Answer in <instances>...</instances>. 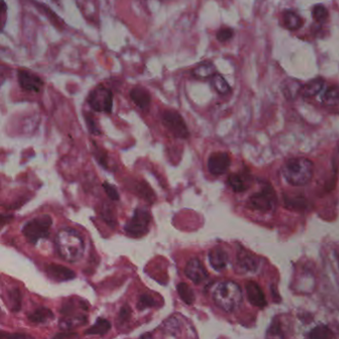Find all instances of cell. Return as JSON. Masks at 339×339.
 I'll return each mask as SVG.
<instances>
[{"label": "cell", "instance_id": "19", "mask_svg": "<svg viewBox=\"0 0 339 339\" xmlns=\"http://www.w3.org/2000/svg\"><path fill=\"white\" fill-rule=\"evenodd\" d=\"M324 107L328 109H338L339 88L337 86H330L325 90L322 98Z\"/></svg>", "mask_w": 339, "mask_h": 339}, {"label": "cell", "instance_id": "4", "mask_svg": "<svg viewBox=\"0 0 339 339\" xmlns=\"http://www.w3.org/2000/svg\"><path fill=\"white\" fill-rule=\"evenodd\" d=\"M51 226V217L49 215H42L25 223L22 233L29 243L35 245L39 240L49 237Z\"/></svg>", "mask_w": 339, "mask_h": 339}, {"label": "cell", "instance_id": "22", "mask_svg": "<svg viewBox=\"0 0 339 339\" xmlns=\"http://www.w3.org/2000/svg\"><path fill=\"white\" fill-rule=\"evenodd\" d=\"M324 87V80L322 78H316L308 82L306 85L303 86L302 95L304 98H312L319 95Z\"/></svg>", "mask_w": 339, "mask_h": 339}, {"label": "cell", "instance_id": "32", "mask_svg": "<svg viewBox=\"0 0 339 339\" xmlns=\"http://www.w3.org/2000/svg\"><path fill=\"white\" fill-rule=\"evenodd\" d=\"M234 37V30L230 27H224L221 28L220 30L217 32L216 34V38L217 40L221 42V43H225L228 42L229 40H231Z\"/></svg>", "mask_w": 339, "mask_h": 339}, {"label": "cell", "instance_id": "35", "mask_svg": "<svg viewBox=\"0 0 339 339\" xmlns=\"http://www.w3.org/2000/svg\"><path fill=\"white\" fill-rule=\"evenodd\" d=\"M102 186H103V189H104L105 193L108 194V196H109L112 200H115V201L119 200V192H118V190L116 189V187L111 185V184L108 183V182H104V183L102 184Z\"/></svg>", "mask_w": 339, "mask_h": 339}, {"label": "cell", "instance_id": "5", "mask_svg": "<svg viewBox=\"0 0 339 339\" xmlns=\"http://www.w3.org/2000/svg\"><path fill=\"white\" fill-rule=\"evenodd\" d=\"M87 102L95 112L111 114L114 104V94L111 89L98 86L89 93Z\"/></svg>", "mask_w": 339, "mask_h": 339}, {"label": "cell", "instance_id": "27", "mask_svg": "<svg viewBox=\"0 0 339 339\" xmlns=\"http://www.w3.org/2000/svg\"><path fill=\"white\" fill-rule=\"evenodd\" d=\"M177 291L181 300L187 304V305H192L195 301V294L194 291L191 289V288L185 284V283H180L177 286Z\"/></svg>", "mask_w": 339, "mask_h": 339}, {"label": "cell", "instance_id": "21", "mask_svg": "<svg viewBox=\"0 0 339 339\" xmlns=\"http://www.w3.org/2000/svg\"><path fill=\"white\" fill-rule=\"evenodd\" d=\"M283 21H284V26L290 30V31H295L302 28L304 24V20L299 14H296L293 11L287 10L283 14Z\"/></svg>", "mask_w": 339, "mask_h": 339}, {"label": "cell", "instance_id": "31", "mask_svg": "<svg viewBox=\"0 0 339 339\" xmlns=\"http://www.w3.org/2000/svg\"><path fill=\"white\" fill-rule=\"evenodd\" d=\"M155 305H157V304H156V302H155V300L153 299V296L147 294V293H143V294L140 295L136 306L139 310H143L145 308L153 307Z\"/></svg>", "mask_w": 339, "mask_h": 339}, {"label": "cell", "instance_id": "10", "mask_svg": "<svg viewBox=\"0 0 339 339\" xmlns=\"http://www.w3.org/2000/svg\"><path fill=\"white\" fill-rule=\"evenodd\" d=\"M231 165V157L227 153H212L207 162V167L211 174L215 176L226 173Z\"/></svg>", "mask_w": 339, "mask_h": 339}, {"label": "cell", "instance_id": "1", "mask_svg": "<svg viewBox=\"0 0 339 339\" xmlns=\"http://www.w3.org/2000/svg\"><path fill=\"white\" fill-rule=\"evenodd\" d=\"M55 242L58 253L69 263H77L83 258L85 242L78 231L64 228L58 232Z\"/></svg>", "mask_w": 339, "mask_h": 339}, {"label": "cell", "instance_id": "20", "mask_svg": "<svg viewBox=\"0 0 339 339\" xmlns=\"http://www.w3.org/2000/svg\"><path fill=\"white\" fill-rule=\"evenodd\" d=\"M303 85L295 79H287L282 85V93L288 100H294L302 93Z\"/></svg>", "mask_w": 339, "mask_h": 339}, {"label": "cell", "instance_id": "7", "mask_svg": "<svg viewBox=\"0 0 339 339\" xmlns=\"http://www.w3.org/2000/svg\"><path fill=\"white\" fill-rule=\"evenodd\" d=\"M151 222V213L143 208H137L131 220L125 224L124 230L132 237H142L149 232Z\"/></svg>", "mask_w": 339, "mask_h": 339}, {"label": "cell", "instance_id": "30", "mask_svg": "<svg viewBox=\"0 0 339 339\" xmlns=\"http://www.w3.org/2000/svg\"><path fill=\"white\" fill-rule=\"evenodd\" d=\"M8 296H9V304H10L12 310L18 311L21 306V295H20L19 289L13 288V289L9 290Z\"/></svg>", "mask_w": 339, "mask_h": 339}, {"label": "cell", "instance_id": "18", "mask_svg": "<svg viewBox=\"0 0 339 339\" xmlns=\"http://www.w3.org/2000/svg\"><path fill=\"white\" fill-rule=\"evenodd\" d=\"M237 266L242 272L251 273L255 272L259 268L258 261L253 258L252 255L247 254L245 252H242L238 256Z\"/></svg>", "mask_w": 339, "mask_h": 339}, {"label": "cell", "instance_id": "17", "mask_svg": "<svg viewBox=\"0 0 339 339\" xmlns=\"http://www.w3.org/2000/svg\"><path fill=\"white\" fill-rule=\"evenodd\" d=\"M184 319H181L179 316H175V314L173 316H171L168 319L166 322H164L162 328H163V332L166 336H173V337H177V336H181L180 332H181V326H182V322Z\"/></svg>", "mask_w": 339, "mask_h": 339}, {"label": "cell", "instance_id": "8", "mask_svg": "<svg viewBox=\"0 0 339 339\" xmlns=\"http://www.w3.org/2000/svg\"><path fill=\"white\" fill-rule=\"evenodd\" d=\"M162 123L177 138L185 139L189 136L186 122L181 115L176 111H165L162 114Z\"/></svg>", "mask_w": 339, "mask_h": 339}, {"label": "cell", "instance_id": "12", "mask_svg": "<svg viewBox=\"0 0 339 339\" xmlns=\"http://www.w3.org/2000/svg\"><path fill=\"white\" fill-rule=\"evenodd\" d=\"M247 296L251 305L256 307L264 308L267 305V300L262 288L256 282H248L246 284Z\"/></svg>", "mask_w": 339, "mask_h": 339}, {"label": "cell", "instance_id": "25", "mask_svg": "<svg viewBox=\"0 0 339 339\" xmlns=\"http://www.w3.org/2000/svg\"><path fill=\"white\" fill-rule=\"evenodd\" d=\"M228 183L235 192H243L248 189L249 180L243 175L240 174H231L228 178Z\"/></svg>", "mask_w": 339, "mask_h": 339}, {"label": "cell", "instance_id": "6", "mask_svg": "<svg viewBox=\"0 0 339 339\" xmlns=\"http://www.w3.org/2000/svg\"><path fill=\"white\" fill-rule=\"evenodd\" d=\"M278 204V199L276 192L269 188H264L263 190L253 194L248 202L247 206L251 210L258 211L261 213H269L274 211Z\"/></svg>", "mask_w": 339, "mask_h": 339}, {"label": "cell", "instance_id": "11", "mask_svg": "<svg viewBox=\"0 0 339 339\" xmlns=\"http://www.w3.org/2000/svg\"><path fill=\"white\" fill-rule=\"evenodd\" d=\"M184 272L187 278L195 285L202 284L208 278V271L205 269L201 261L198 259L190 260L187 263Z\"/></svg>", "mask_w": 339, "mask_h": 339}, {"label": "cell", "instance_id": "28", "mask_svg": "<svg viewBox=\"0 0 339 339\" xmlns=\"http://www.w3.org/2000/svg\"><path fill=\"white\" fill-rule=\"evenodd\" d=\"M311 14H312L313 20L319 24H324L329 17V13H328L327 8L322 4L314 5L313 8H312Z\"/></svg>", "mask_w": 339, "mask_h": 339}, {"label": "cell", "instance_id": "14", "mask_svg": "<svg viewBox=\"0 0 339 339\" xmlns=\"http://www.w3.org/2000/svg\"><path fill=\"white\" fill-rule=\"evenodd\" d=\"M47 274L52 280L56 282H66L75 278V272L70 270L67 267H63L61 265H47L45 267Z\"/></svg>", "mask_w": 339, "mask_h": 339}, {"label": "cell", "instance_id": "34", "mask_svg": "<svg viewBox=\"0 0 339 339\" xmlns=\"http://www.w3.org/2000/svg\"><path fill=\"white\" fill-rule=\"evenodd\" d=\"M131 314H132L131 307L129 305H123L119 310L118 322L120 324H124L125 322H129V320L131 317Z\"/></svg>", "mask_w": 339, "mask_h": 339}, {"label": "cell", "instance_id": "33", "mask_svg": "<svg viewBox=\"0 0 339 339\" xmlns=\"http://www.w3.org/2000/svg\"><path fill=\"white\" fill-rule=\"evenodd\" d=\"M85 119L90 133L93 134V135H97V136L101 135V131H100L96 120L93 119V117L91 115H85Z\"/></svg>", "mask_w": 339, "mask_h": 339}, {"label": "cell", "instance_id": "13", "mask_svg": "<svg viewBox=\"0 0 339 339\" xmlns=\"http://www.w3.org/2000/svg\"><path fill=\"white\" fill-rule=\"evenodd\" d=\"M208 259L211 267L217 271L225 270L229 264L228 253L221 247L213 248L208 254Z\"/></svg>", "mask_w": 339, "mask_h": 339}, {"label": "cell", "instance_id": "2", "mask_svg": "<svg viewBox=\"0 0 339 339\" xmlns=\"http://www.w3.org/2000/svg\"><path fill=\"white\" fill-rule=\"evenodd\" d=\"M314 173L313 162L305 157H293L282 167V174L291 186H305L308 184Z\"/></svg>", "mask_w": 339, "mask_h": 339}, {"label": "cell", "instance_id": "9", "mask_svg": "<svg viewBox=\"0 0 339 339\" xmlns=\"http://www.w3.org/2000/svg\"><path fill=\"white\" fill-rule=\"evenodd\" d=\"M17 79L20 88L25 92L39 93L44 87V81L42 78L27 70H19Z\"/></svg>", "mask_w": 339, "mask_h": 339}, {"label": "cell", "instance_id": "15", "mask_svg": "<svg viewBox=\"0 0 339 339\" xmlns=\"http://www.w3.org/2000/svg\"><path fill=\"white\" fill-rule=\"evenodd\" d=\"M130 97L132 101L136 103V107H138L140 110L147 111L150 109L152 103V97L144 88H134L130 93Z\"/></svg>", "mask_w": 339, "mask_h": 339}, {"label": "cell", "instance_id": "26", "mask_svg": "<svg viewBox=\"0 0 339 339\" xmlns=\"http://www.w3.org/2000/svg\"><path fill=\"white\" fill-rule=\"evenodd\" d=\"M111 329V323L104 319H98L93 326L86 330L88 335H103Z\"/></svg>", "mask_w": 339, "mask_h": 339}, {"label": "cell", "instance_id": "3", "mask_svg": "<svg viewBox=\"0 0 339 339\" xmlns=\"http://www.w3.org/2000/svg\"><path fill=\"white\" fill-rule=\"evenodd\" d=\"M213 301L226 312H234L243 302V291L237 283L222 282L213 290Z\"/></svg>", "mask_w": 339, "mask_h": 339}, {"label": "cell", "instance_id": "29", "mask_svg": "<svg viewBox=\"0 0 339 339\" xmlns=\"http://www.w3.org/2000/svg\"><path fill=\"white\" fill-rule=\"evenodd\" d=\"M310 338H330L333 337L331 330L328 329L326 326H319L311 330L308 335Z\"/></svg>", "mask_w": 339, "mask_h": 339}, {"label": "cell", "instance_id": "23", "mask_svg": "<svg viewBox=\"0 0 339 339\" xmlns=\"http://www.w3.org/2000/svg\"><path fill=\"white\" fill-rule=\"evenodd\" d=\"M29 321L33 323H48L54 319V314L50 309L46 307H40L28 315Z\"/></svg>", "mask_w": 339, "mask_h": 339}, {"label": "cell", "instance_id": "24", "mask_svg": "<svg viewBox=\"0 0 339 339\" xmlns=\"http://www.w3.org/2000/svg\"><path fill=\"white\" fill-rule=\"evenodd\" d=\"M210 81H211V85L214 88V90L222 96L228 95L231 92V87L229 85V83L220 74L216 73L210 79Z\"/></svg>", "mask_w": 339, "mask_h": 339}, {"label": "cell", "instance_id": "16", "mask_svg": "<svg viewBox=\"0 0 339 339\" xmlns=\"http://www.w3.org/2000/svg\"><path fill=\"white\" fill-rule=\"evenodd\" d=\"M216 73L215 65L210 61H203L191 70V76L197 80L211 79Z\"/></svg>", "mask_w": 339, "mask_h": 339}]
</instances>
